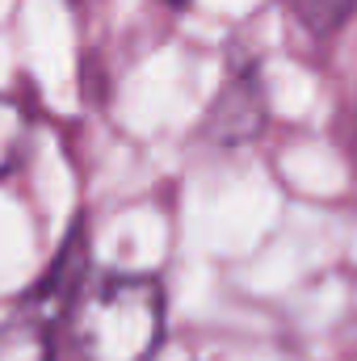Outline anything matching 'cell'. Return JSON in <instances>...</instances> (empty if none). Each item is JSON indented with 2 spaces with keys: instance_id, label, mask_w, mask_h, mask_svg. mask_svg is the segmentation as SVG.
Instances as JSON below:
<instances>
[{
  "instance_id": "cell-1",
  "label": "cell",
  "mask_w": 357,
  "mask_h": 361,
  "mask_svg": "<svg viewBox=\"0 0 357 361\" xmlns=\"http://www.w3.org/2000/svg\"><path fill=\"white\" fill-rule=\"evenodd\" d=\"M80 361H152L164 345L169 307L156 277L105 273L68 311Z\"/></svg>"
},
{
  "instance_id": "cell-2",
  "label": "cell",
  "mask_w": 357,
  "mask_h": 361,
  "mask_svg": "<svg viewBox=\"0 0 357 361\" xmlns=\"http://www.w3.org/2000/svg\"><path fill=\"white\" fill-rule=\"evenodd\" d=\"M0 361H55V332L42 315H21L0 328Z\"/></svg>"
},
{
  "instance_id": "cell-3",
  "label": "cell",
  "mask_w": 357,
  "mask_h": 361,
  "mask_svg": "<svg viewBox=\"0 0 357 361\" xmlns=\"http://www.w3.org/2000/svg\"><path fill=\"white\" fill-rule=\"evenodd\" d=\"M25 152H30V114L13 97H0V177L17 173Z\"/></svg>"
},
{
  "instance_id": "cell-4",
  "label": "cell",
  "mask_w": 357,
  "mask_h": 361,
  "mask_svg": "<svg viewBox=\"0 0 357 361\" xmlns=\"http://www.w3.org/2000/svg\"><path fill=\"white\" fill-rule=\"evenodd\" d=\"M294 17L311 38H332L357 17V0H294Z\"/></svg>"
}]
</instances>
